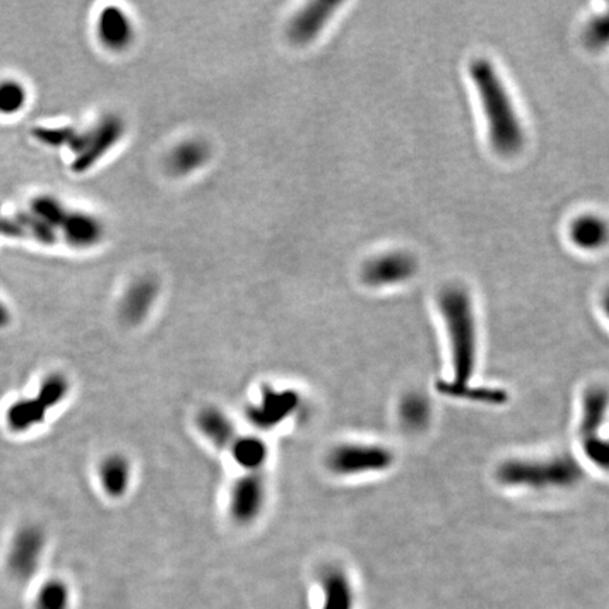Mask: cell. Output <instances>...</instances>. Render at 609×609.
Masks as SVG:
<instances>
[{
  "instance_id": "1",
  "label": "cell",
  "mask_w": 609,
  "mask_h": 609,
  "mask_svg": "<svg viewBox=\"0 0 609 609\" xmlns=\"http://www.w3.org/2000/svg\"><path fill=\"white\" fill-rule=\"evenodd\" d=\"M469 77L483 110L491 149L501 157L518 156L526 143L525 127L500 71L488 58L477 57L470 61Z\"/></svg>"
},
{
  "instance_id": "2",
  "label": "cell",
  "mask_w": 609,
  "mask_h": 609,
  "mask_svg": "<svg viewBox=\"0 0 609 609\" xmlns=\"http://www.w3.org/2000/svg\"><path fill=\"white\" fill-rule=\"evenodd\" d=\"M438 308L452 356L453 377L449 381L469 384L478 361L477 316L469 289L461 284L445 285L438 294Z\"/></svg>"
},
{
  "instance_id": "3",
  "label": "cell",
  "mask_w": 609,
  "mask_h": 609,
  "mask_svg": "<svg viewBox=\"0 0 609 609\" xmlns=\"http://www.w3.org/2000/svg\"><path fill=\"white\" fill-rule=\"evenodd\" d=\"M580 463L570 454L550 457H515L497 469V480L509 488L532 491H564L583 480Z\"/></svg>"
},
{
  "instance_id": "4",
  "label": "cell",
  "mask_w": 609,
  "mask_h": 609,
  "mask_svg": "<svg viewBox=\"0 0 609 609\" xmlns=\"http://www.w3.org/2000/svg\"><path fill=\"white\" fill-rule=\"evenodd\" d=\"M390 447L378 443H342L330 450L326 464L340 477H360L385 473L394 466Z\"/></svg>"
},
{
  "instance_id": "5",
  "label": "cell",
  "mask_w": 609,
  "mask_h": 609,
  "mask_svg": "<svg viewBox=\"0 0 609 609\" xmlns=\"http://www.w3.org/2000/svg\"><path fill=\"white\" fill-rule=\"evenodd\" d=\"M302 408V398L292 388L264 387L256 402L247 406V421L258 430H274Z\"/></svg>"
},
{
  "instance_id": "6",
  "label": "cell",
  "mask_w": 609,
  "mask_h": 609,
  "mask_svg": "<svg viewBox=\"0 0 609 609\" xmlns=\"http://www.w3.org/2000/svg\"><path fill=\"white\" fill-rule=\"evenodd\" d=\"M46 532L39 525L22 526L10 543L6 566L10 576L26 583L36 576L46 549Z\"/></svg>"
},
{
  "instance_id": "7",
  "label": "cell",
  "mask_w": 609,
  "mask_h": 609,
  "mask_svg": "<svg viewBox=\"0 0 609 609\" xmlns=\"http://www.w3.org/2000/svg\"><path fill=\"white\" fill-rule=\"evenodd\" d=\"M419 270V261L406 250L378 254L364 264L363 281L374 288L394 287L412 280Z\"/></svg>"
},
{
  "instance_id": "8",
  "label": "cell",
  "mask_w": 609,
  "mask_h": 609,
  "mask_svg": "<svg viewBox=\"0 0 609 609\" xmlns=\"http://www.w3.org/2000/svg\"><path fill=\"white\" fill-rule=\"evenodd\" d=\"M268 488L261 473H246L235 481L229 497V514L237 525L254 524L266 508Z\"/></svg>"
},
{
  "instance_id": "9",
  "label": "cell",
  "mask_w": 609,
  "mask_h": 609,
  "mask_svg": "<svg viewBox=\"0 0 609 609\" xmlns=\"http://www.w3.org/2000/svg\"><path fill=\"white\" fill-rule=\"evenodd\" d=\"M120 133H122V123L116 119L105 120L92 132L81 134V136L71 133L68 143L78 154L77 163L74 165L75 170L84 171L89 165L94 164L116 143Z\"/></svg>"
},
{
  "instance_id": "10",
  "label": "cell",
  "mask_w": 609,
  "mask_h": 609,
  "mask_svg": "<svg viewBox=\"0 0 609 609\" xmlns=\"http://www.w3.org/2000/svg\"><path fill=\"white\" fill-rule=\"evenodd\" d=\"M567 237L576 249L598 251L609 243V223L594 212L580 213L570 220Z\"/></svg>"
},
{
  "instance_id": "11",
  "label": "cell",
  "mask_w": 609,
  "mask_h": 609,
  "mask_svg": "<svg viewBox=\"0 0 609 609\" xmlns=\"http://www.w3.org/2000/svg\"><path fill=\"white\" fill-rule=\"evenodd\" d=\"M98 478L105 494L113 500H120L125 497L132 485V463L123 454H109L99 463Z\"/></svg>"
},
{
  "instance_id": "12",
  "label": "cell",
  "mask_w": 609,
  "mask_h": 609,
  "mask_svg": "<svg viewBox=\"0 0 609 609\" xmlns=\"http://www.w3.org/2000/svg\"><path fill=\"white\" fill-rule=\"evenodd\" d=\"M609 412V391L601 385H594L584 392L581 399L580 423L578 433L580 439L601 433L602 426L607 422Z\"/></svg>"
},
{
  "instance_id": "13",
  "label": "cell",
  "mask_w": 609,
  "mask_h": 609,
  "mask_svg": "<svg viewBox=\"0 0 609 609\" xmlns=\"http://www.w3.org/2000/svg\"><path fill=\"white\" fill-rule=\"evenodd\" d=\"M158 297V284L150 278H143L134 282L127 289L122 305H120V316L127 325H139L149 316L151 309L156 304Z\"/></svg>"
},
{
  "instance_id": "14",
  "label": "cell",
  "mask_w": 609,
  "mask_h": 609,
  "mask_svg": "<svg viewBox=\"0 0 609 609\" xmlns=\"http://www.w3.org/2000/svg\"><path fill=\"white\" fill-rule=\"evenodd\" d=\"M196 425L202 435L219 449H230L237 438L235 423L218 406L203 408L196 416Z\"/></svg>"
},
{
  "instance_id": "15",
  "label": "cell",
  "mask_w": 609,
  "mask_h": 609,
  "mask_svg": "<svg viewBox=\"0 0 609 609\" xmlns=\"http://www.w3.org/2000/svg\"><path fill=\"white\" fill-rule=\"evenodd\" d=\"M98 36L110 50H123L132 40V23L123 10L110 6L99 15Z\"/></svg>"
},
{
  "instance_id": "16",
  "label": "cell",
  "mask_w": 609,
  "mask_h": 609,
  "mask_svg": "<svg viewBox=\"0 0 609 609\" xmlns=\"http://www.w3.org/2000/svg\"><path fill=\"white\" fill-rule=\"evenodd\" d=\"M398 418L402 428L412 435L425 432L432 421V404L422 392H408L398 405Z\"/></svg>"
},
{
  "instance_id": "17",
  "label": "cell",
  "mask_w": 609,
  "mask_h": 609,
  "mask_svg": "<svg viewBox=\"0 0 609 609\" xmlns=\"http://www.w3.org/2000/svg\"><path fill=\"white\" fill-rule=\"evenodd\" d=\"M323 609H353L352 581L342 567L330 566L322 573Z\"/></svg>"
},
{
  "instance_id": "18",
  "label": "cell",
  "mask_w": 609,
  "mask_h": 609,
  "mask_svg": "<svg viewBox=\"0 0 609 609\" xmlns=\"http://www.w3.org/2000/svg\"><path fill=\"white\" fill-rule=\"evenodd\" d=\"M230 454L237 466L246 470V473H261L270 457V450L267 443L258 436H237L230 446Z\"/></svg>"
},
{
  "instance_id": "19",
  "label": "cell",
  "mask_w": 609,
  "mask_h": 609,
  "mask_svg": "<svg viewBox=\"0 0 609 609\" xmlns=\"http://www.w3.org/2000/svg\"><path fill=\"white\" fill-rule=\"evenodd\" d=\"M48 412L37 397L17 399L6 411V423L12 432H29L46 421Z\"/></svg>"
},
{
  "instance_id": "20",
  "label": "cell",
  "mask_w": 609,
  "mask_h": 609,
  "mask_svg": "<svg viewBox=\"0 0 609 609\" xmlns=\"http://www.w3.org/2000/svg\"><path fill=\"white\" fill-rule=\"evenodd\" d=\"M65 239L77 247H88L92 246L96 242H99L102 236V226L92 216L86 215V213H67L65 216L63 225Z\"/></svg>"
},
{
  "instance_id": "21",
  "label": "cell",
  "mask_w": 609,
  "mask_h": 609,
  "mask_svg": "<svg viewBox=\"0 0 609 609\" xmlns=\"http://www.w3.org/2000/svg\"><path fill=\"white\" fill-rule=\"evenodd\" d=\"M438 390L446 397L467 399V401L481 402L488 405H502L508 401V394L501 388L474 387L469 384H453L447 381H439Z\"/></svg>"
},
{
  "instance_id": "22",
  "label": "cell",
  "mask_w": 609,
  "mask_h": 609,
  "mask_svg": "<svg viewBox=\"0 0 609 609\" xmlns=\"http://www.w3.org/2000/svg\"><path fill=\"white\" fill-rule=\"evenodd\" d=\"M332 6L330 3H316V5L309 6L308 9L304 10L291 24L289 33L294 37V40L299 43H304L313 39L316 33L321 32L323 26L328 22L330 15H332Z\"/></svg>"
},
{
  "instance_id": "23",
  "label": "cell",
  "mask_w": 609,
  "mask_h": 609,
  "mask_svg": "<svg viewBox=\"0 0 609 609\" xmlns=\"http://www.w3.org/2000/svg\"><path fill=\"white\" fill-rule=\"evenodd\" d=\"M206 158H208V149L205 144L201 141H187L171 154L170 168L177 174H187L201 167Z\"/></svg>"
},
{
  "instance_id": "24",
  "label": "cell",
  "mask_w": 609,
  "mask_h": 609,
  "mask_svg": "<svg viewBox=\"0 0 609 609\" xmlns=\"http://www.w3.org/2000/svg\"><path fill=\"white\" fill-rule=\"evenodd\" d=\"M71 384L68 378L64 374L54 373L47 375L43 381H41L39 390H37L36 397L43 402L44 406L51 411L55 406L61 404L65 398L70 394Z\"/></svg>"
},
{
  "instance_id": "25",
  "label": "cell",
  "mask_w": 609,
  "mask_h": 609,
  "mask_svg": "<svg viewBox=\"0 0 609 609\" xmlns=\"http://www.w3.org/2000/svg\"><path fill=\"white\" fill-rule=\"evenodd\" d=\"M70 588L63 580L43 584L36 598V609H70Z\"/></svg>"
},
{
  "instance_id": "26",
  "label": "cell",
  "mask_w": 609,
  "mask_h": 609,
  "mask_svg": "<svg viewBox=\"0 0 609 609\" xmlns=\"http://www.w3.org/2000/svg\"><path fill=\"white\" fill-rule=\"evenodd\" d=\"M583 41L588 50L601 51L609 46V9L591 17L583 29Z\"/></svg>"
},
{
  "instance_id": "27",
  "label": "cell",
  "mask_w": 609,
  "mask_h": 609,
  "mask_svg": "<svg viewBox=\"0 0 609 609\" xmlns=\"http://www.w3.org/2000/svg\"><path fill=\"white\" fill-rule=\"evenodd\" d=\"M26 102V88L20 82H0V115H16L24 108Z\"/></svg>"
},
{
  "instance_id": "28",
  "label": "cell",
  "mask_w": 609,
  "mask_h": 609,
  "mask_svg": "<svg viewBox=\"0 0 609 609\" xmlns=\"http://www.w3.org/2000/svg\"><path fill=\"white\" fill-rule=\"evenodd\" d=\"M581 447H583L588 463L593 464L604 473H609V438L607 436L598 433L590 438L581 439Z\"/></svg>"
},
{
  "instance_id": "29",
  "label": "cell",
  "mask_w": 609,
  "mask_h": 609,
  "mask_svg": "<svg viewBox=\"0 0 609 609\" xmlns=\"http://www.w3.org/2000/svg\"><path fill=\"white\" fill-rule=\"evenodd\" d=\"M10 322V313L8 308L0 302V328H5Z\"/></svg>"
},
{
  "instance_id": "30",
  "label": "cell",
  "mask_w": 609,
  "mask_h": 609,
  "mask_svg": "<svg viewBox=\"0 0 609 609\" xmlns=\"http://www.w3.org/2000/svg\"><path fill=\"white\" fill-rule=\"evenodd\" d=\"M601 308L602 312H604V315L607 316L609 321V288L604 292V295H602Z\"/></svg>"
}]
</instances>
